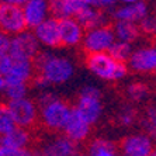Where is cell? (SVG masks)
Listing matches in <instances>:
<instances>
[{
  "mask_svg": "<svg viewBox=\"0 0 156 156\" xmlns=\"http://www.w3.org/2000/svg\"><path fill=\"white\" fill-rule=\"evenodd\" d=\"M34 69L38 70V75L51 84L66 83L75 73L73 63L65 56H56L49 52H41L34 58Z\"/></svg>",
  "mask_w": 156,
  "mask_h": 156,
  "instance_id": "6da1fadb",
  "label": "cell"
},
{
  "mask_svg": "<svg viewBox=\"0 0 156 156\" xmlns=\"http://www.w3.org/2000/svg\"><path fill=\"white\" fill-rule=\"evenodd\" d=\"M86 66L98 79L118 82L127 77L128 69L127 63L115 62L107 52L105 54H89L86 59Z\"/></svg>",
  "mask_w": 156,
  "mask_h": 156,
  "instance_id": "7a4b0ae2",
  "label": "cell"
},
{
  "mask_svg": "<svg viewBox=\"0 0 156 156\" xmlns=\"http://www.w3.org/2000/svg\"><path fill=\"white\" fill-rule=\"evenodd\" d=\"M34 70L31 61L11 58L10 55H4L0 59V75L3 76L6 86L28 84L34 77Z\"/></svg>",
  "mask_w": 156,
  "mask_h": 156,
  "instance_id": "3957f363",
  "label": "cell"
},
{
  "mask_svg": "<svg viewBox=\"0 0 156 156\" xmlns=\"http://www.w3.org/2000/svg\"><path fill=\"white\" fill-rule=\"evenodd\" d=\"M26 0L0 2V33L14 37L27 30L21 7Z\"/></svg>",
  "mask_w": 156,
  "mask_h": 156,
  "instance_id": "277c9868",
  "label": "cell"
},
{
  "mask_svg": "<svg viewBox=\"0 0 156 156\" xmlns=\"http://www.w3.org/2000/svg\"><path fill=\"white\" fill-rule=\"evenodd\" d=\"M70 111H72V107L56 96L47 104L38 107V118L47 129L56 132V131L63 129L70 115Z\"/></svg>",
  "mask_w": 156,
  "mask_h": 156,
  "instance_id": "5b68a950",
  "label": "cell"
},
{
  "mask_svg": "<svg viewBox=\"0 0 156 156\" xmlns=\"http://www.w3.org/2000/svg\"><path fill=\"white\" fill-rule=\"evenodd\" d=\"M73 108L91 127L100 120L103 113L101 91L94 86H84L80 90L77 103Z\"/></svg>",
  "mask_w": 156,
  "mask_h": 156,
  "instance_id": "8992f818",
  "label": "cell"
},
{
  "mask_svg": "<svg viewBox=\"0 0 156 156\" xmlns=\"http://www.w3.org/2000/svg\"><path fill=\"white\" fill-rule=\"evenodd\" d=\"M40 54V44L31 31H23L14 37H10L9 54L11 58L34 61L37 55Z\"/></svg>",
  "mask_w": 156,
  "mask_h": 156,
  "instance_id": "52a82bcc",
  "label": "cell"
},
{
  "mask_svg": "<svg viewBox=\"0 0 156 156\" xmlns=\"http://www.w3.org/2000/svg\"><path fill=\"white\" fill-rule=\"evenodd\" d=\"M114 42L115 38H114L113 30L108 26L84 31L83 40H82L83 48L89 54H105Z\"/></svg>",
  "mask_w": 156,
  "mask_h": 156,
  "instance_id": "ba28073f",
  "label": "cell"
},
{
  "mask_svg": "<svg viewBox=\"0 0 156 156\" xmlns=\"http://www.w3.org/2000/svg\"><path fill=\"white\" fill-rule=\"evenodd\" d=\"M7 107L16 127L28 129L38 121V107L31 98L26 97L16 101H9Z\"/></svg>",
  "mask_w": 156,
  "mask_h": 156,
  "instance_id": "9c48e42d",
  "label": "cell"
},
{
  "mask_svg": "<svg viewBox=\"0 0 156 156\" xmlns=\"http://www.w3.org/2000/svg\"><path fill=\"white\" fill-rule=\"evenodd\" d=\"M153 152V141L146 134L128 135L120 144V156H151Z\"/></svg>",
  "mask_w": 156,
  "mask_h": 156,
  "instance_id": "30bf717a",
  "label": "cell"
},
{
  "mask_svg": "<svg viewBox=\"0 0 156 156\" xmlns=\"http://www.w3.org/2000/svg\"><path fill=\"white\" fill-rule=\"evenodd\" d=\"M148 14L149 6L146 2L142 0H128L122 4H117V7L113 10V17L115 21L134 23L136 26Z\"/></svg>",
  "mask_w": 156,
  "mask_h": 156,
  "instance_id": "8fae6325",
  "label": "cell"
},
{
  "mask_svg": "<svg viewBox=\"0 0 156 156\" xmlns=\"http://www.w3.org/2000/svg\"><path fill=\"white\" fill-rule=\"evenodd\" d=\"M128 69L138 73H151L156 68V49L152 45L139 47L132 51L127 62Z\"/></svg>",
  "mask_w": 156,
  "mask_h": 156,
  "instance_id": "7c38bea8",
  "label": "cell"
},
{
  "mask_svg": "<svg viewBox=\"0 0 156 156\" xmlns=\"http://www.w3.org/2000/svg\"><path fill=\"white\" fill-rule=\"evenodd\" d=\"M33 34L40 45L47 48H58L61 45V37H59V24L58 20L54 17H48L44 20L40 26L33 30Z\"/></svg>",
  "mask_w": 156,
  "mask_h": 156,
  "instance_id": "4fadbf2b",
  "label": "cell"
},
{
  "mask_svg": "<svg viewBox=\"0 0 156 156\" xmlns=\"http://www.w3.org/2000/svg\"><path fill=\"white\" fill-rule=\"evenodd\" d=\"M75 153L76 144L69 141L65 135H55L40 146L37 156H73Z\"/></svg>",
  "mask_w": 156,
  "mask_h": 156,
  "instance_id": "5bb4252c",
  "label": "cell"
},
{
  "mask_svg": "<svg viewBox=\"0 0 156 156\" xmlns=\"http://www.w3.org/2000/svg\"><path fill=\"white\" fill-rule=\"evenodd\" d=\"M89 6L87 0H52L48 3L49 17L56 20L62 18H75L80 11Z\"/></svg>",
  "mask_w": 156,
  "mask_h": 156,
  "instance_id": "9a60e30c",
  "label": "cell"
},
{
  "mask_svg": "<svg viewBox=\"0 0 156 156\" xmlns=\"http://www.w3.org/2000/svg\"><path fill=\"white\" fill-rule=\"evenodd\" d=\"M63 135L66 138L72 141L73 144H79L83 142L89 138L90 135V125L77 114V111L75 108H72L70 115L66 121L65 127H63Z\"/></svg>",
  "mask_w": 156,
  "mask_h": 156,
  "instance_id": "2e32d148",
  "label": "cell"
},
{
  "mask_svg": "<svg viewBox=\"0 0 156 156\" xmlns=\"http://www.w3.org/2000/svg\"><path fill=\"white\" fill-rule=\"evenodd\" d=\"M21 10L27 28L34 30L37 26H40L44 20H47L49 17L48 2H45V0H26Z\"/></svg>",
  "mask_w": 156,
  "mask_h": 156,
  "instance_id": "e0dca14e",
  "label": "cell"
},
{
  "mask_svg": "<svg viewBox=\"0 0 156 156\" xmlns=\"http://www.w3.org/2000/svg\"><path fill=\"white\" fill-rule=\"evenodd\" d=\"M59 24V37H61V45L65 47H76L82 44L84 31L79 26V23L75 18H62L58 20Z\"/></svg>",
  "mask_w": 156,
  "mask_h": 156,
  "instance_id": "ac0fdd59",
  "label": "cell"
},
{
  "mask_svg": "<svg viewBox=\"0 0 156 156\" xmlns=\"http://www.w3.org/2000/svg\"><path fill=\"white\" fill-rule=\"evenodd\" d=\"M75 20L79 23V26L83 28V31H89V30L97 28V27L107 26V14L100 10L90 7V6H87L86 9L80 11L75 17Z\"/></svg>",
  "mask_w": 156,
  "mask_h": 156,
  "instance_id": "d6986e66",
  "label": "cell"
},
{
  "mask_svg": "<svg viewBox=\"0 0 156 156\" xmlns=\"http://www.w3.org/2000/svg\"><path fill=\"white\" fill-rule=\"evenodd\" d=\"M31 142V135L28 129L16 127L13 131H10L7 135H4L0 138V145L9 149H16V151H21V149H28L27 146Z\"/></svg>",
  "mask_w": 156,
  "mask_h": 156,
  "instance_id": "ffe728a7",
  "label": "cell"
},
{
  "mask_svg": "<svg viewBox=\"0 0 156 156\" xmlns=\"http://www.w3.org/2000/svg\"><path fill=\"white\" fill-rule=\"evenodd\" d=\"M114 34L115 41H121V42H127L131 44L139 38L141 33L138 30V26L134 23H127V21H115L114 26L111 27Z\"/></svg>",
  "mask_w": 156,
  "mask_h": 156,
  "instance_id": "44dd1931",
  "label": "cell"
},
{
  "mask_svg": "<svg viewBox=\"0 0 156 156\" xmlns=\"http://www.w3.org/2000/svg\"><path fill=\"white\" fill-rule=\"evenodd\" d=\"M87 156H120L115 144L105 138H97L89 146Z\"/></svg>",
  "mask_w": 156,
  "mask_h": 156,
  "instance_id": "7402d4cb",
  "label": "cell"
},
{
  "mask_svg": "<svg viewBox=\"0 0 156 156\" xmlns=\"http://www.w3.org/2000/svg\"><path fill=\"white\" fill-rule=\"evenodd\" d=\"M134 51V48L131 44L127 42H121V41H115V42L111 45L107 54L111 56L115 62H120V63H127L128 59H129L131 54Z\"/></svg>",
  "mask_w": 156,
  "mask_h": 156,
  "instance_id": "603a6c76",
  "label": "cell"
},
{
  "mask_svg": "<svg viewBox=\"0 0 156 156\" xmlns=\"http://www.w3.org/2000/svg\"><path fill=\"white\" fill-rule=\"evenodd\" d=\"M127 96L129 100L135 103H142L148 100L151 96V89L144 82H132L127 87Z\"/></svg>",
  "mask_w": 156,
  "mask_h": 156,
  "instance_id": "cb8c5ba5",
  "label": "cell"
},
{
  "mask_svg": "<svg viewBox=\"0 0 156 156\" xmlns=\"http://www.w3.org/2000/svg\"><path fill=\"white\" fill-rule=\"evenodd\" d=\"M16 128V124L13 121L7 104H0V138L7 135L10 131Z\"/></svg>",
  "mask_w": 156,
  "mask_h": 156,
  "instance_id": "d4e9b609",
  "label": "cell"
},
{
  "mask_svg": "<svg viewBox=\"0 0 156 156\" xmlns=\"http://www.w3.org/2000/svg\"><path fill=\"white\" fill-rule=\"evenodd\" d=\"M3 93L9 98V101L21 100V98H26L27 94H28V84H11V86H6Z\"/></svg>",
  "mask_w": 156,
  "mask_h": 156,
  "instance_id": "484cf974",
  "label": "cell"
},
{
  "mask_svg": "<svg viewBox=\"0 0 156 156\" xmlns=\"http://www.w3.org/2000/svg\"><path fill=\"white\" fill-rule=\"evenodd\" d=\"M144 128L146 131V135H149L152 138L155 135V131H156V111H155V107L151 105L148 110H146V114H145V118H144V122H142Z\"/></svg>",
  "mask_w": 156,
  "mask_h": 156,
  "instance_id": "4316f807",
  "label": "cell"
},
{
  "mask_svg": "<svg viewBox=\"0 0 156 156\" xmlns=\"http://www.w3.org/2000/svg\"><path fill=\"white\" fill-rule=\"evenodd\" d=\"M136 121V111L132 107H124L118 113V122L124 127H131Z\"/></svg>",
  "mask_w": 156,
  "mask_h": 156,
  "instance_id": "83f0119b",
  "label": "cell"
},
{
  "mask_svg": "<svg viewBox=\"0 0 156 156\" xmlns=\"http://www.w3.org/2000/svg\"><path fill=\"white\" fill-rule=\"evenodd\" d=\"M138 30L139 33H144L146 35L149 34H155L156 31V20H155V16L152 14H148L144 20L138 23Z\"/></svg>",
  "mask_w": 156,
  "mask_h": 156,
  "instance_id": "f1b7e54d",
  "label": "cell"
},
{
  "mask_svg": "<svg viewBox=\"0 0 156 156\" xmlns=\"http://www.w3.org/2000/svg\"><path fill=\"white\" fill-rule=\"evenodd\" d=\"M89 2V6L96 10H100V11H108V10H114L117 7V2L114 0H87Z\"/></svg>",
  "mask_w": 156,
  "mask_h": 156,
  "instance_id": "f546056e",
  "label": "cell"
},
{
  "mask_svg": "<svg viewBox=\"0 0 156 156\" xmlns=\"http://www.w3.org/2000/svg\"><path fill=\"white\" fill-rule=\"evenodd\" d=\"M0 156H37V153L30 151V149L16 151V149H9L0 145Z\"/></svg>",
  "mask_w": 156,
  "mask_h": 156,
  "instance_id": "4dcf8cb0",
  "label": "cell"
},
{
  "mask_svg": "<svg viewBox=\"0 0 156 156\" xmlns=\"http://www.w3.org/2000/svg\"><path fill=\"white\" fill-rule=\"evenodd\" d=\"M9 45H10V37L0 33V56L9 54Z\"/></svg>",
  "mask_w": 156,
  "mask_h": 156,
  "instance_id": "1f68e13d",
  "label": "cell"
},
{
  "mask_svg": "<svg viewBox=\"0 0 156 156\" xmlns=\"http://www.w3.org/2000/svg\"><path fill=\"white\" fill-rule=\"evenodd\" d=\"M31 82H33V84L37 87V89H40V90H48V86L49 84L45 82V80L42 79V77L40 76V75H37V76H34L33 79H31Z\"/></svg>",
  "mask_w": 156,
  "mask_h": 156,
  "instance_id": "d6a6232c",
  "label": "cell"
},
{
  "mask_svg": "<svg viewBox=\"0 0 156 156\" xmlns=\"http://www.w3.org/2000/svg\"><path fill=\"white\" fill-rule=\"evenodd\" d=\"M4 87H6V83H4V79H3V76L0 75V93H3Z\"/></svg>",
  "mask_w": 156,
  "mask_h": 156,
  "instance_id": "836d02e7",
  "label": "cell"
},
{
  "mask_svg": "<svg viewBox=\"0 0 156 156\" xmlns=\"http://www.w3.org/2000/svg\"><path fill=\"white\" fill-rule=\"evenodd\" d=\"M73 156H87V155H84V153H77V152H76Z\"/></svg>",
  "mask_w": 156,
  "mask_h": 156,
  "instance_id": "e575fe53",
  "label": "cell"
},
{
  "mask_svg": "<svg viewBox=\"0 0 156 156\" xmlns=\"http://www.w3.org/2000/svg\"><path fill=\"white\" fill-rule=\"evenodd\" d=\"M151 156H156V153H155V151H153L152 153H151Z\"/></svg>",
  "mask_w": 156,
  "mask_h": 156,
  "instance_id": "d590c367",
  "label": "cell"
}]
</instances>
